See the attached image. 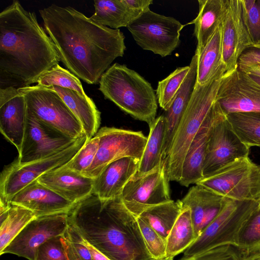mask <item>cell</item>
Here are the masks:
<instances>
[{"label": "cell", "instance_id": "18", "mask_svg": "<svg viewBox=\"0 0 260 260\" xmlns=\"http://www.w3.org/2000/svg\"><path fill=\"white\" fill-rule=\"evenodd\" d=\"M27 116L24 96L18 88H0V130L19 152L23 140Z\"/></svg>", "mask_w": 260, "mask_h": 260}, {"label": "cell", "instance_id": "33", "mask_svg": "<svg viewBox=\"0 0 260 260\" xmlns=\"http://www.w3.org/2000/svg\"><path fill=\"white\" fill-rule=\"evenodd\" d=\"M236 248L241 260H255L260 257V207L241 229Z\"/></svg>", "mask_w": 260, "mask_h": 260}, {"label": "cell", "instance_id": "38", "mask_svg": "<svg viewBox=\"0 0 260 260\" xmlns=\"http://www.w3.org/2000/svg\"><path fill=\"white\" fill-rule=\"evenodd\" d=\"M136 219L150 255L155 260H161L167 257L166 240L143 219L138 217Z\"/></svg>", "mask_w": 260, "mask_h": 260}, {"label": "cell", "instance_id": "34", "mask_svg": "<svg viewBox=\"0 0 260 260\" xmlns=\"http://www.w3.org/2000/svg\"><path fill=\"white\" fill-rule=\"evenodd\" d=\"M234 132L248 147H260V113L239 112L225 115Z\"/></svg>", "mask_w": 260, "mask_h": 260}, {"label": "cell", "instance_id": "39", "mask_svg": "<svg viewBox=\"0 0 260 260\" xmlns=\"http://www.w3.org/2000/svg\"><path fill=\"white\" fill-rule=\"evenodd\" d=\"M62 236L69 260H92L83 238L71 224Z\"/></svg>", "mask_w": 260, "mask_h": 260}, {"label": "cell", "instance_id": "3", "mask_svg": "<svg viewBox=\"0 0 260 260\" xmlns=\"http://www.w3.org/2000/svg\"><path fill=\"white\" fill-rule=\"evenodd\" d=\"M69 222L111 260H155L145 246L136 217L120 198L104 200L92 193L75 204Z\"/></svg>", "mask_w": 260, "mask_h": 260}, {"label": "cell", "instance_id": "26", "mask_svg": "<svg viewBox=\"0 0 260 260\" xmlns=\"http://www.w3.org/2000/svg\"><path fill=\"white\" fill-rule=\"evenodd\" d=\"M48 88L55 91L76 116L88 139L93 137L100 125L101 113L93 100L71 89L57 86Z\"/></svg>", "mask_w": 260, "mask_h": 260}, {"label": "cell", "instance_id": "4", "mask_svg": "<svg viewBox=\"0 0 260 260\" xmlns=\"http://www.w3.org/2000/svg\"><path fill=\"white\" fill-rule=\"evenodd\" d=\"M99 89L121 110L150 125L155 119L157 96L151 84L125 64L115 63L102 75Z\"/></svg>", "mask_w": 260, "mask_h": 260}, {"label": "cell", "instance_id": "45", "mask_svg": "<svg viewBox=\"0 0 260 260\" xmlns=\"http://www.w3.org/2000/svg\"><path fill=\"white\" fill-rule=\"evenodd\" d=\"M84 243L90 251L92 260H111L84 239Z\"/></svg>", "mask_w": 260, "mask_h": 260}, {"label": "cell", "instance_id": "25", "mask_svg": "<svg viewBox=\"0 0 260 260\" xmlns=\"http://www.w3.org/2000/svg\"><path fill=\"white\" fill-rule=\"evenodd\" d=\"M214 105L187 152L179 181L182 186L188 187L190 184H196L203 178L206 145L213 120Z\"/></svg>", "mask_w": 260, "mask_h": 260}, {"label": "cell", "instance_id": "14", "mask_svg": "<svg viewBox=\"0 0 260 260\" xmlns=\"http://www.w3.org/2000/svg\"><path fill=\"white\" fill-rule=\"evenodd\" d=\"M216 102L225 115L260 113V85L237 68L222 77Z\"/></svg>", "mask_w": 260, "mask_h": 260}, {"label": "cell", "instance_id": "15", "mask_svg": "<svg viewBox=\"0 0 260 260\" xmlns=\"http://www.w3.org/2000/svg\"><path fill=\"white\" fill-rule=\"evenodd\" d=\"M69 224L67 213L36 217L29 222L0 253L35 260L39 247L48 240L62 236Z\"/></svg>", "mask_w": 260, "mask_h": 260}, {"label": "cell", "instance_id": "17", "mask_svg": "<svg viewBox=\"0 0 260 260\" xmlns=\"http://www.w3.org/2000/svg\"><path fill=\"white\" fill-rule=\"evenodd\" d=\"M252 45L243 21L240 0H229L221 24L222 62L225 73L237 68L240 56Z\"/></svg>", "mask_w": 260, "mask_h": 260}, {"label": "cell", "instance_id": "10", "mask_svg": "<svg viewBox=\"0 0 260 260\" xmlns=\"http://www.w3.org/2000/svg\"><path fill=\"white\" fill-rule=\"evenodd\" d=\"M185 26L174 17L148 9L132 22L128 30L143 50L161 57L171 55L180 43V31Z\"/></svg>", "mask_w": 260, "mask_h": 260}, {"label": "cell", "instance_id": "20", "mask_svg": "<svg viewBox=\"0 0 260 260\" xmlns=\"http://www.w3.org/2000/svg\"><path fill=\"white\" fill-rule=\"evenodd\" d=\"M37 180L75 204L93 193L94 179L63 166L44 174Z\"/></svg>", "mask_w": 260, "mask_h": 260}, {"label": "cell", "instance_id": "32", "mask_svg": "<svg viewBox=\"0 0 260 260\" xmlns=\"http://www.w3.org/2000/svg\"><path fill=\"white\" fill-rule=\"evenodd\" d=\"M149 126V134L137 172L139 174L151 171L162 161L161 151L165 126L164 115L156 117Z\"/></svg>", "mask_w": 260, "mask_h": 260}, {"label": "cell", "instance_id": "8", "mask_svg": "<svg viewBox=\"0 0 260 260\" xmlns=\"http://www.w3.org/2000/svg\"><path fill=\"white\" fill-rule=\"evenodd\" d=\"M84 134L72 145L52 156L34 162L20 164L17 160L6 166L0 179V210L11 206L14 196L44 174L65 165L88 141Z\"/></svg>", "mask_w": 260, "mask_h": 260}, {"label": "cell", "instance_id": "43", "mask_svg": "<svg viewBox=\"0 0 260 260\" xmlns=\"http://www.w3.org/2000/svg\"><path fill=\"white\" fill-rule=\"evenodd\" d=\"M260 63V45H253L246 49L238 61V67Z\"/></svg>", "mask_w": 260, "mask_h": 260}, {"label": "cell", "instance_id": "5", "mask_svg": "<svg viewBox=\"0 0 260 260\" xmlns=\"http://www.w3.org/2000/svg\"><path fill=\"white\" fill-rule=\"evenodd\" d=\"M221 69L208 83L195 86L179 122L165 161L169 181H179L188 149L214 104L222 77Z\"/></svg>", "mask_w": 260, "mask_h": 260}, {"label": "cell", "instance_id": "12", "mask_svg": "<svg viewBox=\"0 0 260 260\" xmlns=\"http://www.w3.org/2000/svg\"><path fill=\"white\" fill-rule=\"evenodd\" d=\"M249 148L234 132L226 115L215 102L206 145L203 178L238 158L248 156Z\"/></svg>", "mask_w": 260, "mask_h": 260}, {"label": "cell", "instance_id": "31", "mask_svg": "<svg viewBox=\"0 0 260 260\" xmlns=\"http://www.w3.org/2000/svg\"><path fill=\"white\" fill-rule=\"evenodd\" d=\"M0 214L1 253L23 228L37 217L29 209L13 204L6 210L0 212Z\"/></svg>", "mask_w": 260, "mask_h": 260}, {"label": "cell", "instance_id": "36", "mask_svg": "<svg viewBox=\"0 0 260 260\" xmlns=\"http://www.w3.org/2000/svg\"><path fill=\"white\" fill-rule=\"evenodd\" d=\"M37 85L45 87L57 86L74 90L83 96H87L79 79L69 71L57 64L43 73L38 79Z\"/></svg>", "mask_w": 260, "mask_h": 260}, {"label": "cell", "instance_id": "47", "mask_svg": "<svg viewBox=\"0 0 260 260\" xmlns=\"http://www.w3.org/2000/svg\"><path fill=\"white\" fill-rule=\"evenodd\" d=\"M248 74L249 77L256 83H257L258 85H260V77L252 75V74Z\"/></svg>", "mask_w": 260, "mask_h": 260}, {"label": "cell", "instance_id": "46", "mask_svg": "<svg viewBox=\"0 0 260 260\" xmlns=\"http://www.w3.org/2000/svg\"><path fill=\"white\" fill-rule=\"evenodd\" d=\"M237 68L247 74L260 77V63L250 66L237 67Z\"/></svg>", "mask_w": 260, "mask_h": 260}, {"label": "cell", "instance_id": "37", "mask_svg": "<svg viewBox=\"0 0 260 260\" xmlns=\"http://www.w3.org/2000/svg\"><path fill=\"white\" fill-rule=\"evenodd\" d=\"M243 21L253 45H260V0H240Z\"/></svg>", "mask_w": 260, "mask_h": 260}, {"label": "cell", "instance_id": "19", "mask_svg": "<svg viewBox=\"0 0 260 260\" xmlns=\"http://www.w3.org/2000/svg\"><path fill=\"white\" fill-rule=\"evenodd\" d=\"M11 204L29 209L37 217L68 213L74 205L37 180L29 184L15 194L11 201Z\"/></svg>", "mask_w": 260, "mask_h": 260}, {"label": "cell", "instance_id": "50", "mask_svg": "<svg viewBox=\"0 0 260 260\" xmlns=\"http://www.w3.org/2000/svg\"><path fill=\"white\" fill-rule=\"evenodd\" d=\"M255 260H260V257L257 258V259H255Z\"/></svg>", "mask_w": 260, "mask_h": 260}, {"label": "cell", "instance_id": "40", "mask_svg": "<svg viewBox=\"0 0 260 260\" xmlns=\"http://www.w3.org/2000/svg\"><path fill=\"white\" fill-rule=\"evenodd\" d=\"M99 139L94 135L80 149L73 158L63 166L82 174L91 165L96 154Z\"/></svg>", "mask_w": 260, "mask_h": 260}, {"label": "cell", "instance_id": "28", "mask_svg": "<svg viewBox=\"0 0 260 260\" xmlns=\"http://www.w3.org/2000/svg\"><path fill=\"white\" fill-rule=\"evenodd\" d=\"M198 55L196 84L203 85L208 83L225 67L222 62L221 25L212 36Z\"/></svg>", "mask_w": 260, "mask_h": 260}, {"label": "cell", "instance_id": "29", "mask_svg": "<svg viewBox=\"0 0 260 260\" xmlns=\"http://www.w3.org/2000/svg\"><path fill=\"white\" fill-rule=\"evenodd\" d=\"M183 208L180 200L152 206L137 216L143 219L166 240Z\"/></svg>", "mask_w": 260, "mask_h": 260}, {"label": "cell", "instance_id": "1", "mask_svg": "<svg viewBox=\"0 0 260 260\" xmlns=\"http://www.w3.org/2000/svg\"><path fill=\"white\" fill-rule=\"evenodd\" d=\"M39 13L60 60L87 84L99 83L112 62L124 54L125 37L119 29L98 24L70 6L52 4Z\"/></svg>", "mask_w": 260, "mask_h": 260}, {"label": "cell", "instance_id": "2", "mask_svg": "<svg viewBox=\"0 0 260 260\" xmlns=\"http://www.w3.org/2000/svg\"><path fill=\"white\" fill-rule=\"evenodd\" d=\"M59 61L35 13L16 0L1 12L0 88L30 86Z\"/></svg>", "mask_w": 260, "mask_h": 260}, {"label": "cell", "instance_id": "16", "mask_svg": "<svg viewBox=\"0 0 260 260\" xmlns=\"http://www.w3.org/2000/svg\"><path fill=\"white\" fill-rule=\"evenodd\" d=\"M76 140L42 123L27 109L26 127L17 161L24 164L44 159L62 151Z\"/></svg>", "mask_w": 260, "mask_h": 260}, {"label": "cell", "instance_id": "13", "mask_svg": "<svg viewBox=\"0 0 260 260\" xmlns=\"http://www.w3.org/2000/svg\"><path fill=\"white\" fill-rule=\"evenodd\" d=\"M169 182L165 163L162 161L145 174L136 172L124 187L120 199L127 209L137 216L148 207L171 200Z\"/></svg>", "mask_w": 260, "mask_h": 260}, {"label": "cell", "instance_id": "7", "mask_svg": "<svg viewBox=\"0 0 260 260\" xmlns=\"http://www.w3.org/2000/svg\"><path fill=\"white\" fill-rule=\"evenodd\" d=\"M199 184L225 198L260 201V166L248 156L241 157L198 181Z\"/></svg>", "mask_w": 260, "mask_h": 260}, {"label": "cell", "instance_id": "35", "mask_svg": "<svg viewBox=\"0 0 260 260\" xmlns=\"http://www.w3.org/2000/svg\"><path fill=\"white\" fill-rule=\"evenodd\" d=\"M189 69V65L178 68L166 78L158 82L156 95L159 106L165 111H167L172 104Z\"/></svg>", "mask_w": 260, "mask_h": 260}, {"label": "cell", "instance_id": "23", "mask_svg": "<svg viewBox=\"0 0 260 260\" xmlns=\"http://www.w3.org/2000/svg\"><path fill=\"white\" fill-rule=\"evenodd\" d=\"M198 55L194 53L189 64V72L177 92L169 109L165 111V135L161 151L162 160L169 155L177 127L193 91L197 76Z\"/></svg>", "mask_w": 260, "mask_h": 260}, {"label": "cell", "instance_id": "49", "mask_svg": "<svg viewBox=\"0 0 260 260\" xmlns=\"http://www.w3.org/2000/svg\"><path fill=\"white\" fill-rule=\"evenodd\" d=\"M257 207H260V201L258 202V206Z\"/></svg>", "mask_w": 260, "mask_h": 260}, {"label": "cell", "instance_id": "11", "mask_svg": "<svg viewBox=\"0 0 260 260\" xmlns=\"http://www.w3.org/2000/svg\"><path fill=\"white\" fill-rule=\"evenodd\" d=\"M95 135L99 139L98 149L91 165L82 173L92 179L116 160L131 157L140 161L147 141L141 132L113 127H103Z\"/></svg>", "mask_w": 260, "mask_h": 260}, {"label": "cell", "instance_id": "24", "mask_svg": "<svg viewBox=\"0 0 260 260\" xmlns=\"http://www.w3.org/2000/svg\"><path fill=\"white\" fill-rule=\"evenodd\" d=\"M197 17L187 24L194 25L193 36L197 41L195 52H200L218 28L221 25L229 0H199Z\"/></svg>", "mask_w": 260, "mask_h": 260}, {"label": "cell", "instance_id": "21", "mask_svg": "<svg viewBox=\"0 0 260 260\" xmlns=\"http://www.w3.org/2000/svg\"><path fill=\"white\" fill-rule=\"evenodd\" d=\"M226 199L196 184L180 200L183 207L190 209L197 238L217 216Z\"/></svg>", "mask_w": 260, "mask_h": 260}, {"label": "cell", "instance_id": "48", "mask_svg": "<svg viewBox=\"0 0 260 260\" xmlns=\"http://www.w3.org/2000/svg\"><path fill=\"white\" fill-rule=\"evenodd\" d=\"M161 260H174L173 257H167L162 259Z\"/></svg>", "mask_w": 260, "mask_h": 260}, {"label": "cell", "instance_id": "44", "mask_svg": "<svg viewBox=\"0 0 260 260\" xmlns=\"http://www.w3.org/2000/svg\"><path fill=\"white\" fill-rule=\"evenodd\" d=\"M122 2L132 9L142 13L149 9L153 2L152 0H122Z\"/></svg>", "mask_w": 260, "mask_h": 260}, {"label": "cell", "instance_id": "30", "mask_svg": "<svg viewBox=\"0 0 260 260\" xmlns=\"http://www.w3.org/2000/svg\"><path fill=\"white\" fill-rule=\"evenodd\" d=\"M196 239L190 209L183 207L166 239L167 257L183 252Z\"/></svg>", "mask_w": 260, "mask_h": 260}, {"label": "cell", "instance_id": "41", "mask_svg": "<svg viewBox=\"0 0 260 260\" xmlns=\"http://www.w3.org/2000/svg\"><path fill=\"white\" fill-rule=\"evenodd\" d=\"M35 260H69L62 236L51 238L41 245Z\"/></svg>", "mask_w": 260, "mask_h": 260}, {"label": "cell", "instance_id": "6", "mask_svg": "<svg viewBox=\"0 0 260 260\" xmlns=\"http://www.w3.org/2000/svg\"><path fill=\"white\" fill-rule=\"evenodd\" d=\"M258 204L255 201L227 199L217 216L183 252L182 257L198 254L221 246L236 247L241 229L255 211Z\"/></svg>", "mask_w": 260, "mask_h": 260}, {"label": "cell", "instance_id": "22", "mask_svg": "<svg viewBox=\"0 0 260 260\" xmlns=\"http://www.w3.org/2000/svg\"><path fill=\"white\" fill-rule=\"evenodd\" d=\"M140 160L125 157L109 164L94 181L93 193L104 200L120 198L124 187L138 171Z\"/></svg>", "mask_w": 260, "mask_h": 260}, {"label": "cell", "instance_id": "9", "mask_svg": "<svg viewBox=\"0 0 260 260\" xmlns=\"http://www.w3.org/2000/svg\"><path fill=\"white\" fill-rule=\"evenodd\" d=\"M18 89L24 96L27 110L41 122L73 140L85 134L79 120L55 91L38 85Z\"/></svg>", "mask_w": 260, "mask_h": 260}, {"label": "cell", "instance_id": "42", "mask_svg": "<svg viewBox=\"0 0 260 260\" xmlns=\"http://www.w3.org/2000/svg\"><path fill=\"white\" fill-rule=\"evenodd\" d=\"M179 260H241L235 247L224 245L215 247L198 254L182 257Z\"/></svg>", "mask_w": 260, "mask_h": 260}, {"label": "cell", "instance_id": "27", "mask_svg": "<svg viewBox=\"0 0 260 260\" xmlns=\"http://www.w3.org/2000/svg\"><path fill=\"white\" fill-rule=\"evenodd\" d=\"M95 12L89 18L95 23L112 29L127 27L142 12L132 9L122 0L94 1Z\"/></svg>", "mask_w": 260, "mask_h": 260}]
</instances>
